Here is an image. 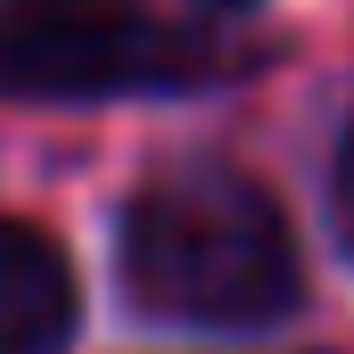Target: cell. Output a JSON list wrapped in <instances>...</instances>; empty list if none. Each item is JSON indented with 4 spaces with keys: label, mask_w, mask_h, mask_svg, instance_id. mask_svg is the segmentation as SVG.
Instances as JSON below:
<instances>
[{
    "label": "cell",
    "mask_w": 354,
    "mask_h": 354,
    "mask_svg": "<svg viewBox=\"0 0 354 354\" xmlns=\"http://www.w3.org/2000/svg\"><path fill=\"white\" fill-rule=\"evenodd\" d=\"M124 288L157 322L264 330L297 313L305 264L272 189L231 165H181L124 206Z\"/></svg>",
    "instance_id": "cell-1"
},
{
    "label": "cell",
    "mask_w": 354,
    "mask_h": 354,
    "mask_svg": "<svg viewBox=\"0 0 354 354\" xmlns=\"http://www.w3.org/2000/svg\"><path fill=\"white\" fill-rule=\"evenodd\" d=\"M181 33L149 0H0L8 99H107L181 75Z\"/></svg>",
    "instance_id": "cell-2"
},
{
    "label": "cell",
    "mask_w": 354,
    "mask_h": 354,
    "mask_svg": "<svg viewBox=\"0 0 354 354\" xmlns=\"http://www.w3.org/2000/svg\"><path fill=\"white\" fill-rule=\"evenodd\" d=\"M83 322V288L66 248L41 223L0 214V354H58Z\"/></svg>",
    "instance_id": "cell-3"
},
{
    "label": "cell",
    "mask_w": 354,
    "mask_h": 354,
    "mask_svg": "<svg viewBox=\"0 0 354 354\" xmlns=\"http://www.w3.org/2000/svg\"><path fill=\"white\" fill-rule=\"evenodd\" d=\"M330 206H338V239L354 248V132H346V149H338V174H330Z\"/></svg>",
    "instance_id": "cell-4"
},
{
    "label": "cell",
    "mask_w": 354,
    "mask_h": 354,
    "mask_svg": "<svg viewBox=\"0 0 354 354\" xmlns=\"http://www.w3.org/2000/svg\"><path fill=\"white\" fill-rule=\"evenodd\" d=\"M198 8H248V0H198Z\"/></svg>",
    "instance_id": "cell-5"
}]
</instances>
